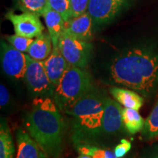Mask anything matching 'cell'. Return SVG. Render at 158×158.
Instances as JSON below:
<instances>
[{"mask_svg":"<svg viewBox=\"0 0 158 158\" xmlns=\"http://www.w3.org/2000/svg\"><path fill=\"white\" fill-rule=\"evenodd\" d=\"M122 108L113 99L103 96V116L102 124V136H116L125 129L122 114Z\"/></svg>","mask_w":158,"mask_h":158,"instance_id":"9","label":"cell"},{"mask_svg":"<svg viewBox=\"0 0 158 158\" xmlns=\"http://www.w3.org/2000/svg\"><path fill=\"white\" fill-rule=\"evenodd\" d=\"M5 19L12 23L15 34L18 35L34 39L44 31V27L39 16L33 13L16 14L10 10L5 14Z\"/></svg>","mask_w":158,"mask_h":158,"instance_id":"8","label":"cell"},{"mask_svg":"<svg viewBox=\"0 0 158 158\" xmlns=\"http://www.w3.org/2000/svg\"><path fill=\"white\" fill-rule=\"evenodd\" d=\"M72 16L76 17L88 11L89 0H69Z\"/></svg>","mask_w":158,"mask_h":158,"instance_id":"24","label":"cell"},{"mask_svg":"<svg viewBox=\"0 0 158 158\" xmlns=\"http://www.w3.org/2000/svg\"><path fill=\"white\" fill-rule=\"evenodd\" d=\"M109 81L150 99L158 89V45L144 44L122 51L109 65Z\"/></svg>","mask_w":158,"mask_h":158,"instance_id":"1","label":"cell"},{"mask_svg":"<svg viewBox=\"0 0 158 158\" xmlns=\"http://www.w3.org/2000/svg\"><path fill=\"white\" fill-rule=\"evenodd\" d=\"M27 69L23 81L36 97L54 96L55 86L49 79L43 61H37L27 54Z\"/></svg>","mask_w":158,"mask_h":158,"instance_id":"6","label":"cell"},{"mask_svg":"<svg viewBox=\"0 0 158 158\" xmlns=\"http://www.w3.org/2000/svg\"><path fill=\"white\" fill-rule=\"evenodd\" d=\"M43 62L49 79L56 87L65 70L69 66L68 62L61 54L58 45L53 47L50 56Z\"/></svg>","mask_w":158,"mask_h":158,"instance_id":"13","label":"cell"},{"mask_svg":"<svg viewBox=\"0 0 158 158\" xmlns=\"http://www.w3.org/2000/svg\"><path fill=\"white\" fill-rule=\"evenodd\" d=\"M16 158H47L48 155L29 134L22 128L16 130Z\"/></svg>","mask_w":158,"mask_h":158,"instance_id":"12","label":"cell"},{"mask_svg":"<svg viewBox=\"0 0 158 158\" xmlns=\"http://www.w3.org/2000/svg\"><path fill=\"white\" fill-rule=\"evenodd\" d=\"M48 5L51 9L62 15L64 21L73 17L69 0H48Z\"/></svg>","mask_w":158,"mask_h":158,"instance_id":"22","label":"cell"},{"mask_svg":"<svg viewBox=\"0 0 158 158\" xmlns=\"http://www.w3.org/2000/svg\"><path fill=\"white\" fill-rule=\"evenodd\" d=\"M10 93L7 89L3 84L0 85V106L2 108L5 106L9 102Z\"/></svg>","mask_w":158,"mask_h":158,"instance_id":"27","label":"cell"},{"mask_svg":"<svg viewBox=\"0 0 158 158\" xmlns=\"http://www.w3.org/2000/svg\"><path fill=\"white\" fill-rule=\"evenodd\" d=\"M122 114L124 127L128 133L133 135L138 132H141L145 121L138 113V110L124 108H122Z\"/></svg>","mask_w":158,"mask_h":158,"instance_id":"17","label":"cell"},{"mask_svg":"<svg viewBox=\"0 0 158 158\" xmlns=\"http://www.w3.org/2000/svg\"><path fill=\"white\" fill-rule=\"evenodd\" d=\"M15 146L10 130L2 118L0 125V158H14Z\"/></svg>","mask_w":158,"mask_h":158,"instance_id":"18","label":"cell"},{"mask_svg":"<svg viewBox=\"0 0 158 158\" xmlns=\"http://www.w3.org/2000/svg\"><path fill=\"white\" fill-rule=\"evenodd\" d=\"M125 4L123 0H89L88 12L94 24H105L115 19Z\"/></svg>","mask_w":158,"mask_h":158,"instance_id":"10","label":"cell"},{"mask_svg":"<svg viewBox=\"0 0 158 158\" xmlns=\"http://www.w3.org/2000/svg\"><path fill=\"white\" fill-rule=\"evenodd\" d=\"M75 148L79 154L92 158H118L114 152L100 148L94 144L78 143L75 145Z\"/></svg>","mask_w":158,"mask_h":158,"instance_id":"20","label":"cell"},{"mask_svg":"<svg viewBox=\"0 0 158 158\" xmlns=\"http://www.w3.org/2000/svg\"><path fill=\"white\" fill-rule=\"evenodd\" d=\"M43 16L44 17L45 25L52 40L53 46L56 47L58 45L59 37L64 31V20L62 15L51 9L48 5H47Z\"/></svg>","mask_w":158,"mask_h":158,"instance_id":"16","label":"cell"},{"mask_svg":"<svg viewBox=\"0 0 158 158\" xmlns=\"http://www.w3.org/2000/svg\"><path fill=\"white\" fill-rule=\"evenodd\" d=\"M23 124L27 133L48 157H60L66 125L61 110L53 98L35 97Z\"/></svg>","mask_w":158,"mask_h":158,"instance_id":"2","label":"cell"},{"mask_svg":"<svg viewBox=\"0 0 158 158\" xmlns=\"http://www.w3.org/2000/svg\"><path fill=\"white\" fill-rule=\"evenodd\" d=\"M15 1H18V2H19V0H15Z\"/></svg>","mask_w":158,"mask_h":158,"instance_id":"29","label":"cell"},{"mask_svg":"<svg viewBox=\"0 0 158 158\" xmlns=\"http://www.w3.org/2000/svg\"><path fill=\"white\" fill-rule=\"evenodd\" d=\"M65 114L73 118L71 138L74 145H96L102 137L103 95L94 88Z\"/></svg>","mask_w":158,"mask_h":158,"instance_id":"3","label":"cell"},{"mask_svg":"<svg viewBox=\"0 0 158 158\" xmlns=\"http://www.w3.org/2000/svg\"><path fill=\"white\" fill-rule=\"evenodd\" d=\"M6 40L15 48L23 53H27L29 51V46L33 42L34 39L28 38V37L21 36L16 34L7 35L5 37Z\"/></svg>","mask_w":158,"mask_h":158,"instance_id":"23","label":"cell"},{"mask_svg":"<svg viewBox=\"0 0 158 158\" xmlns=\"http://www.w3.org/2000/svg\"><path fill=\"white\" fill-rule=\"evenodd\" d=\"M93 19L89 12L64 21V31L85 41L91 42L93 37Z\"/></svg>","mask_w":158,"mask_h":158,"instance_id":"11","label":"cell"},{"mask_svg":"<svg viewBox=\"0 0 158 158\" xmlns=\"http://www.w3.org/2000/svg\"><path fill=\"white\" fill-rule=\"evenodd\" d=\"M48 5V0H19V7L23 13H30L41 16Z\"/></svg>","mask_w":158,"mask_h":158,"instance_id":"21","label":"cell"},{"mask_svg":"<svg viewBox=\"0 0 158 158\" xmlns=\"http://www.w3.org/2000/svg\"><path fill=\"white\" fill-rule=\"evenodd\" d=\"M53 43L48 31H43L35 37L29 46L27 54L37 61H45L53 51Z\"/></svg>","mask_w":158,"mask_h":158,"instance_id":"15","label":"cell"},{"mask_svg":"<svg viewBox=\"0 0 158 158\" xmlns=\"http://www.w3.org/2000/svg\"><path fill=\"white\" fill-rule=\"evenodd\" d=\"M58 47L69 65L83 69L89 62L93 49L91 42L77 38L64 31L59 37Z\"/></svg>","mask_w":158,"mask_h":158,"instance_id":"5","label":"cell"},{"mask_svg":"<svg viewBox=\"0 0 158 158\" xmlns=\"http://www.w3.org/2000/svg\"><path fill=\"white\" fill-rule=\"evenodd\" d=\"M1 63L4 73L15 79H23L27 69V54L1 40Z\"/></svg>","mask_w":158,"mask_h":158,"instance_id":"7","label":"cell"},{"mask_svg":"<svg viewBox=\"0 0 158 158\" xmlns=\"http://www.w3.org/2000/svg\"><path fill=\"white\" fill-rule=\"evenodd\" d=\"M139 158H158V143H153L144 148Z\"/></svg>","mask_w":158,"mask_h":158,"instance_id":"26","label":"cell"},{"mask_svg":"<svg viewBox=\"0 0 158 158\" xmlns=\"http://www.w3.org/2000/svg\"><path fill=\"white\" fill-rule=\"evenodd\" d=\"M94 88L88 71L69 65L55 88L53 100L59 110L66 113Z\"/></svg>","mask_w":158,"mask_h":158,"instance_id":"4","label":"cell"},{"mask_svg":"<svg viewBox=\"0 0 158 158\" xmlns=\"http://www.w3.org/2000/svg\"><path fill=\"white\" fill-rule=\"evenodd\" d=\"M131 142L126 139H122L121 143L118 144L114 149V153L118 158H122L127 155L128 152L131 149Z\"/></svg>","mask_w":158,"mask_h":158,"instance_id":"25","label":"cell"},{"mask_svg":"<svg viewBox=\"0 0 158 158\" xmlns=\"http://www.w3.org/2000/svg\"><path fill=\"white\" fill-rule=\"evenodd\" d=\"M141 136L145 140H152L158 138V99L151 113L144 122Z\"/></svg>","mask_w":158,"mask_h":158,"instance_id":"19","label":"cell"},{"mask_svg":"<svg viewBox=\"0 0 158 158\" xmlns=\"http://www.w3.org/2000/svg\"><path fill=\"white\" fill-rule=\"evenodd\" d=\"M76 158H92L89 156H87V155H79L78 157H77Z\"/></svg>","mask_w":158,"mask_h":158,"instance_id":"28","label":"cell"},{"mask_svg":"<svg viewBox=\"0 0 158 158\" xmlns=\"http://www.w3.org/2000/svg\"><path fill=\"white\" fill-rule=\"evenodd\" d=\"M109 92L114 100L124 108L139 110L143 106L144 98L135 91L122 86H114L109 89Z\"/></svg>","mask_w":158,"mask_h":158,"instance_id":"14","label":"cell"}]
</instances>
